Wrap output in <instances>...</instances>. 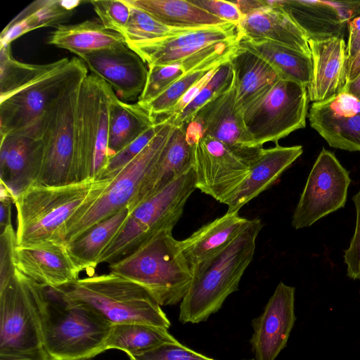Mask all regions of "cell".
Wrapping results in <instances>:
<instances>
[{"label": "cell", "instance_id": "6da1fadb", "mask_svg": "<svg viewBox=\"0 0 360 360\" xmlns=\"http://www.w3.org/2000/svg\"><path fill=\"white\" fill-rule=\"evenodd\" d=\"M30 281L43 346L53 360H87L106 350L110 323L58 288Z\"/></svg>", "mask_w": 360, "mask_h": 360}, {"label": "cell", "instance_id": "7a4b0ae2", "mask_svg": "<svg viewBox=\"0 0 360 360\" xmlns=\"http://www.w3.org/2000/svg\"><path fill=\"white\" fill-rule=\"evenodd\" d=\"M262 227L259 219H250L231 243L192 269L191 285L179 307L181 323L206 321L238 290L240 279L252 260Z\"/></svg>", "mask_w": 360, "mask_h": 360}, {"label": "cell", "instance_id": "3957f363", "mask_svg": "<svg viewBox=\"0 0 360 360\" xmlns=\"http://www.w3.org/2000/svg\"><path fill=\"white\" fill-rule=\"evenodd\" d=\"M110 181L89 179L63 186H29L14 202L17 245L65 241L69 220L82 206L96 199Z\"/></svg>", "mask_w": 360, "mask_h": 360}, {"label": "cell", "instance_id": "277c9868", "mask_svg": "<svg viewBox=\"0 0 360 360\" xmlns=\"http://www.w3.org/2000/svg\"><path fill=\"white\" fill-rule=\"evenodd\" d=\"M110 273L143 288L160 306L182 301L192 281L191 268L172 230H164L139 249L109 264Z\"/></svg>", "mask_w": 360, "mask_h": 360}, {"label": "cell", "instance_id": "5b68a950", "mask_svg": "<svg viewBox=\"0 0 360 360\" xmlns=\"http://www.w3.org/2000/svg\"><path fill=\"white\" fill-rule=\"evenodd\" d=\"M238 26L232 23L186 28L162 38L127 44L150 65L177 64L186 72L212 70L231 60L239 49Z\"/></svg>", "mask_w": 360, "mask_h": 360}, {"label": "cell", "instance_id": "8992f818", "mask_svg": "<svg viewBox=\"0 0 360 360\" xmlns=\"http://www.w3.org/2000/svg\"><path fill=\"white\" fill-rule=\"evenodd\" d=\"M112 325L139 323L169 328L157 301L141 286L112 273L89 276L58 287Z\"/></svg>", "mask_w": 360, "mask_h": 360}, {"label": "cell", "instance_id": "52a82bcc", "mask_svg": "<svg viewBox=\"0 0 360 360\" xmlns=\"http://www.w3.org/2000/svg\"><path fill=\"white\" fill-rule=\"evenodd\" d=\"M196 189L192 167L132 210L124 226L103 252L98 263L112 264L132 253L155 235L172 230Z\"/></svg>", "mask_w": 360, "mask_h": 360}, {"label": "cell", "instance_id": "ba28073f", "mask_svg": "<svg viewBox=\"0 0 360 360\" xmlns=\"http://www.w3.org/2000/svg\"><path fill=\"white\" fill-rule=\"evenodd\" d=\"M174 125L169 117L148 145L111 179L94 200L82 206L68 222L65 242L70 243L134 200L156 165Z\"/></svg>", "mask_w": 360, "mask_h": 360}, {"label": "cell", "instance_id": "9c48e42d", "mask_svg": "<svg viewBox=\"0 0 360 360\" xmlns=\"http://www.w3.org/2000/svg\"><path fill=\"white\" fill-rule=\"evenodd\" d=\"M86 76L78 78L67 86L40 118L43 154L34 184L63 186L77 182L76 120L80 88Z\"/></svg>", "mask_w": 360, "mask_h": 360}, {"label": "cell", "instance_id": "30bf717a", "mask_svg": "<svg viewBox=\"0 0 360 360\" xmlns=\"http://www.w3.org/2000/svg\"><path fill=\"white\" fill-rule=\"evenodd\" d=\"M309 99L307 86L279 79L262 97L243 112L245 129L255 146L278 141L304 128Z\"/></svg>", "mask_w": 360, "mask_h": 360}, {"label": "cell", "instance_id": "8fae6325", "mask_svg": "<svg viewBox=\"0 0 360 360\" xmlns=\"http://www.w3.org/2000/svg\"><path fill=\"white\" fill-rule=\"evenodd\" d=\"M87 75L88 68L79 58H61L55 68L0 100V136L34 123L67 86Z\"/></svg>", "mask_w": 360, "mask_h": 360}, {"label": "cell", "instance_id": "7c38bea8", "mask_svg": "<svg viewBox=\"0 0 360 360\" xmlns=\"http://www.w3.org/2000/svg\"><path fill=\"white\" fill-rule=\"evenodd\" d=\"M44 350L38 313L29 278L15 269L0 290V355Z\"/></svg>", "mask_w": 360, "mask_h": 360}, {"label": "cell", "instance_id": "4fadbf2b", "mask_svg": "<svg viewBox=\"0 0 360 360\" xmlns=\"http://www.w3.org/2000/svg\"><path fill=\"white\" fill-rule=\"evenodd\" d=\"M351 179L334 153L321 150L308 176L292 218L295 229L311 226L344 207Z\"/></svg>", "mask_w": 360, "mask_h": 360}, {"label": "cell", "instance_id": "5bb4252c", "mask_svg": "<svg viewBox=\"0 0 360 360\" xmlns=\"http://www.w3.org/2000/svg\"><path fill=\"white\" fill-rule=\"evenodd\" d=\"M193 145L196 189L226 204L248 175L255 160L207 135Z\"/></svg>", "mask_w": 360, "mask_h": 360}, {"label": "cell", "instance_id": "9a60e30c", "mask_svg": "<svg viewBox=\"0 0 360 360\" xmlns=\"http://www.w3.org/2000/svg\"><path fill=\"white\" fill-rule=\"evenodd\" d=\"M40 118L23 129L0 136L1 184L14 200L35 183L40 170L43 154Z\"/></svg>", "mask_w": 360, "mask_h": 360}, {"label": "cell", "instance_id": "2e32d148", "mask_svg": "<svg viewBox=\"0 0 360 360\" xmlns=\"http://www.w3.org/2000/svg\"><path fill=\"white\" fill-rule=\"evenodd\" d=\"M188 122L197 127L202 136L213 137L251 160L263 148L255 146L245 129L243 113L236 106L233 78L226 90L202 105Z\"/></svg>", "mask_w": 360, "mask_h": 360}, {"label": "cell", "instance_id": "e0dca14e", "mask_svg": "<svg viewBox=\"0 0 360 360\" xmlns=\"http://www.w3.org/2000/svg\"><path fill=\"white\" fill-rule=\"evenodd\" d=\"M91 74L112 89L119 99L138 100L147 79L148 68L144 60L126 43L78 56Z\"/></svg>", "mask_w": 360, "mask_h": 360}, {"label": "cell", "instance_id": "ac0fdd59", "mask_svg": "<svg viewBox=\"0 0 360 360\" xmlns=\"http://www.w3.org/2000/svg\"><path fill=\"white\" fill-rule=\"evenodd\" d=\"M295 288L280 282L262 314L252 321L250 340L256 360H275L285 348L295 324Z\"/></svg>", "mask_w": 360, "mask_h": 360}, {"label": "cell", "instance_id": "d6986e66", "mask_svg": "<svg viewBox=\"0 0 360 360\" xmlns=\"http://www.w3.org/2000/svg\"><path fill=\"white\" fill-rule=\"evenodd\" d=\"M308 118L311 127L330 147L360 151V100L342 91L312 103Z\"/></svg>", "mask_w": 360, "mask_h": 360}, {"label": "cell", "instance_id": "ffe728a7", "mask_svg": "<svg viewBox=\"0 0 360 360\" xmlns=\"http://www.w3.org/2000/svg\"><path fill=\"white\" fill-rule=\"evenodd\" d=\"M14 265L18 271L33 281L54 288L77 280L81 272L72 259L65 241L16 245Z\"/></svg>", "mask_w": 360, "mask_h": 360}, {"label": "cell", "instance_id": "44dd1931", "mask_svg": "<svg viewBox=\"0 0 360 360\" xmlns=\"http://www.w3.org/2000/svg\"><path fill=\"white\" fill-rule=\"evenodd\" d=\"M312 75L307 87L312 103L323 102L342 92L347 83V54L344 37L308 39Z\"/></svg>", "mask_w": 360, "mask_h": 360}, {"label": "cell", "instance_id": "7402d4cb", "mask_svg": "<svg viewBox=\"0 0 360 360\" xmlns=\"http://www.w3.org/2000/svg\"><path fill=\"white\" fill-rule=\"evenodd\" d=\"M239 37L269 40L311 56L304 30L281 6V0L245 15L238 25Z\"/></svg>", "mask_w": 360, "mask_h": 360}, {"label": "cell", "instance_id": "603a6c76", "mask_svg": "<svg viewBox=\"0 0 360 360\" xmlns=\"http://www.w3.org/2000/svg\"><path fill=\"white\" fill-rule=\"evenodd\" d=\"M302 146L262 148L250 170L225 205L229 212H238L248 202L268 189L302 154Z\"/></svg>", "mask_w": 360, "mask_h": 360}, {"label": "cell", "instance_id": "cb8c5ba5", "mask_svg": "<svg viewBox=\"0 0 360 360\" xmlns=\"http://www.w3.org/2000/svg\"><path fill=\"white\" fill-rule=\"evenodd\" d=\"M193 145L186 137V124L174 129L150 174L134 200L128 205L130 212L143 201L193 167Z\"/></svg>", "mask_w": 360, "mask_h": 360}, {"label": "cell", "instance_id": "d4e9b609", "mask_svg": "<svg viewBox=\"0 0 360 360\" xmlns=\"http://www.w3.org/2000/svg\"><path fill=\"white\" fill-rule=\"evenodd\" d=\"M238 212H226L179 240V248L191 270L231 243L249 224Z\"/></svg>", "mask_w": 360, "mask_h": 360}, {"label": "cell", "instance_id": "484cf974", "mask_svg": "<svg viewBox=\"0 0 360 360\" xmlns=\"http://www.w3.org/2000/svg\"><path fill=\"white\" fill-rule=\"evenodd\" d=\"M230 63L233 72L236 106L242 113L281 79L266 62L240 46Z\"/></svg>", "mask_w": 360, "mask_h": 360}, {"label": "cell", "instance_id": "4316f807", "mask_svg": "<svg viewBox=\"0 0 360 360\" xmlns=\"http://www.w3.org/2000/svg\"><path fill=\"white\" fill-rule=\"evenodd\" d=\"M239 46L266 62L281 79L290 80L308 87L312 75L311 56L269 40L240 38Z\"/></svg>", "mask_w": 360, "mask_h": 360}, {"label": "cell", "instance_id": "83f0119b", "mask_svg": "<svg viewBox=\"0 0 360 360\" xmlns=\"http://www.w3.org/2000/svg\"><path fill=\"white\" fill-rule=\"evenodd\" d=\"M81 2L63 0L32 2L4 28L0 35V45H9L20 36L38 28L62 25Z\"/></svg>", "mask_w": 360, "mask_h": 360}, {"label": "cell", "instance_id": "f1b7e54d", "mask_svg": "<svg viewBox=\"0 0 360 360\" xmlns=\"http://www.w3.org/2000/svg\"><path fill=\"white\" fill-rule=\"evenodd\" d=\"M129 214L128 207H125L95 224L75 240L66 243L68 251L81 272H94L103 252L122 230Z\"/></svg>", "mask_w": 360, "mask_h": 360}, {"label": "cell", "instance_id": "f546056e", "mask_svg": "<svg viewBox=\"0 0 360 360\" xmlns=\"http://www.w3.org/2000/svg\"><path fill=\"white\" fill-rule=\"evenodd\" d=\"M47 43L79 56L126 42L122 34L106 29L101 22L86 20L56 27Z\"/></svg>", "mask_w": 360, "mask_h": 360}, {"label": "cell", "instance_id": "4dcf8cb0", "mask_svg": "<svg viewBox=\"0 0 360 360\" xmlns=\"http://www.w3.org/2000/svg\"><path fill=\"white\" fill-rule=\"evenodd\" d=\"M158 121L137 102H124L119 99L113 91L109 112V159Z\"/></svg>", "mask_w": 360, "mask_h": 360}, {"label": "cell", "instance_id": "1f68e13d", "mask_svg": "<svg viewBox=\"0 0 360 360\" xmlns=\"http://www.w3.org/2000/svg\"><path fill=\"white\" fill-rule=\"evenodd\" d=\"M153 17L162 24L174 28H196L227 23L190 1L125 0Z\"/></svg>", "mask_w": 360, "mask_h": 360}, {"label": "cell", "instance_id": "d6a6232c", "mask_svg": "<svg viewBox=\"0 0 360 360\" xmlns=\"http://www.w3.org/2000/svg\"><path fill=\"white\" fill-rule=\"evenodd\" d=\"M281 6L306 33L307 38L344 37L343 23L327 1L281 0Z\"/></svg>", "mask_w": 360, "mask_h": 360}, {"label": "cell", "instance_id": "836d02e7", "mask_svg": "<svg viewBox=\"0 0 360 360\" xmlns=\"http://www.w3.org/2000/svg\"><path fill=\"white\" fill-rule=\"evenodd\" d=\"M177 342L168 328L164 327L139 323H119L112 325L105 349L122 350L130 356Z\"/></svg>", "mask_w": 360, "mask_h": 360}, {"label": "cell", "instance_id": "e575fe53", "mask_svg": "<svg viewBox=\"0 0 360 360\" xmlns=\"http://www.w3.org/2000/svg\"><path fill=\"white\" fill-rule=\"evenodd\" d=\"M58 63L59 60L39 65L20 62L13 57L11 44L0 45V100L25 88Z\"/></svg>", "mask_w": 360, "mask_h": 360}, {"label": "cell", "instance_id": "d590c367", "mask_svg": "<svg viewBox=\"0 0 360 360\" xmlns=\"http://www.w3.org/2000/svg\"><path fill=\"white\" fill-rule=\"evenodd\" d=\"M129 6L130 16L122 35L127 44L162 38L186 29L166 26L146 12L131 5Z\"/></svg>", "mask_w": 360, "mask_h": 360}, {"label": "cell", "instance_id": "8d00e7d4", "mask_svg": "<svg viewBox=\"0 0 360 360\" xmlns=\"http://www.w3.org/2000/svg\"><path fill=\"white\" fill-rule=\"evenodd\" d=\"M233 78L230 61L219 66L210 82L180 113L169 116L172 123L179 126L188 122L202 105L226 90Z\"/></svg>", "mask_w": 360, "mask_h": 360}, {"label": "cell", "instance_id": "74e56055", "mask_svg": "<svg viewBox=\"0 0 360 360\" xmlns=\"http://www.w3.org/2000/svg\"><path fill=\"white\" fill-rule=\"evenodd\" d=\"M210 70L198 69L186 72L159 96L143 107L156 120L158 117H168L188 90Z\"/></svg>", "mask_w": 360, "mask_h": 360}, {"label": "cell", "instance_id": "f35d334b", "mask_svg": "<svg viewBox=\"0 0 360 360\" xmlns=\"http://www.w3.org/2000/svg\"><path fill=\"white\" fill-rule=\"evenodd\" d=\"M165 118L143 132L134 141L111 157L97 180L112 179L129 162L134 160L152 141L161 129Z\"/></svg>", "mask_w": 360, "mask_h": 360}, {"label": "cell", "instance_id": "ab89813d", "mask_svg": "<svg viewBox=\"0 0 360 360\" xmlns=\"http://www.w3.org/2000/svg\"><path fill=\"white\" fill-rule=\"evenodd\" d=\"M144 89L137 100L144 105L159 96L186 72L180 65H150Z\"/></svg>", "mask_w": 360, "mask_h": 360}, {"label": "cell", "instance_id": "60d3db41", "mask_svg": "<svg viewBox=\"0 0 360 360\" xmlns=\"http://www.w3.org/2000/svg\"><path fill=\"white\" fill-rule=\"evenodd\" d=\"M90 3L106 29L123 35L130 16V6L125 0H94Z\"/></svg>", "mask_w": 360, "mask_h": 360}, {"label": "cell", "instance_id": "b9f144b4", "mask_svg": "<svg viewBox=\"0 0 360 360\" xmlns=\"http://www.w3.org/2000/svg\"><path fill=\"white\" fill-rule=\"evenodd\" d=\"M129 357L130 360H216L198 353L179 342L165 343Z\"/></svg>", "mask_w": 360, "mask_h": 360}, {"label": "cell", "instance_id": "7bdbcfd3", "mask_svg": "<svg viewBox=\"0 0 360 360\" xmlns=\"http://www.w3.org/2000/svg\"><path fill=\"white\" fill-rule=\"evenodd\" d=\"M17 245L16 231L13 225L0 233V290L4 289L15 274L14 250Z\"/></svg>", "mask_w": 360, "mask_h": 360}, {"label": "cell", "instance_id": "ee69618b", "mask_svg": "<svg viewBox=\"0 0 360 360\" xmlns=\"http://www.w3.org/2000/svg\"><path fill=\"white\" fill-rule=\"evenodd\" d=\"M356 212V227L349 248L345 250L344 260L347 275L360 281V190L352 197Z\"/></svg>", "mask_w": 360, "mask_h": 360}, {"label": "cell", "instance_id": "f6af8a7d", "mask_svg": "<svg viewBox=\"0 0 360 360\" xmlns=\"http://www.w3.org/2000/svg\"><path fill=\"white\" fill-rule=\"evenodd\" d=\"M190 1L209 13L237 26L245 17L233 1L224 0H191Z\"/></svg>", "mask_w": 360, "mask_h": 360}, {"label": "cell", "instance_id": "bcb514c9", "mask_svg": "<svg viewBox=\"0 0 360 360\" xmlns=\"http://www.w3.org/2000/svg\"><path fill=\"white\" fill-rule=\"evenodd\" d=\"M218 68L210 70L198 82L192 86L173 108L169 116L176 115L180 113L210 82Z\"/></svg>", "mask_w": 360, "mask_h": 360}, {"label": "cell", "instance_id": "7dc6e473", "mask_svg": "<svg viewBox=\"0 0 360 360\" xmlns=\"http://www.w3.org/2000/svg\"><path fill=\"white\" fill-rule=\"evenodd\" d=\"M336 11L340 20L348 25L349 22L360 16V1H327Z\"/></svg>", "mask_w": 360, "mask_h": 360}, {"label": "cell", "instance_id": "c3c4849f", "mask_svg": "<svg viewBox=\"0 0 360 360\" xmlns=\"http://www.w3.org/2000/svg\"><path fill=\"white\" fill-rule=\"evenodd\" d=\"M347 30V54L348 63L360 49V16L355 18L349 22Z\"/></svg>", "mask_w": 360, "mask_h": 360}, {"label": "cell", "instance_id": "681fc988", "mask_svg": "<svg viewBox=\"0 0 360 360\" xmlns=\"http://www.w3.org/2000/svg\"><path fill=\"white\" fill-rule=\"evenodd\" d=\"M232 1L237 5L244 15L271 5V1L269 0H238Z\"/></svg>", "mask_w": 360, "mask_h": 360}, {"label": "cell", "instance_id": "f907efd6", "mask_svg": "<svg viewBox=\"0 0 360 360\" xmlns=\"http://www.w3.org/2000/svg\"><path fill=\"white\" fill-rule=\"evenodd\" d=\"M0 360H53L44 350L22 354L0 355Z\"/></svg>", "mask_w": 360, "mask_h": 360}, {"label": "cell", "instance_id": "816d5d0a", "mask_svg": "<svg viewBox=\"0 0 360 360\" xmlns=\"http://www.w3.org/2000/svg\"><path fill=\"white\" fill-rule=\"evenodd\" d=\"M360 73V49L347 63V82L354 80Z\"/></svg>", "mask_w": 360, "mask_h": 360}, {"label": "cell", "instance_id": "f5cc1de1", "mask_svg": "<svg viewBox=\"0 0 360 360\" xmlns=\"http://www.w3.org/2000/svg\"><path fill=\"white\" fill-rule=\"evenodd\" d=\"M343 91L360 100V73L354 80L346 83Z\"/></svg>", "mask_w": 360, "mask_h": 360}, {"label": "cell", "instance_id": "db71d44e", "mask_svg": "<svg viewBox=\"0 0 360 360\" xmlns=\"http://www.w3.org/2000/svg\"><path fill=\"white\" fill-rule=\"evenodd\" d=\"M243 360H245V359H243ZM246 360H255V359H246Z\"/></svg>", "mask_w": 360, "mask_h": 360}, {"label": "cell", "instance_id": "11a10c76", "mask_svg": "<svg viewBox=\"0 0 360 360\" xmlns=\"http://www.w3.org/2000/svg\"><path fill=\"white\" fill-rule=\"evenodd\" d=\"M87 360H91V359H87Z\"/></svg>", "mask_w": 360, "mask_h": 360}]
</instances>
